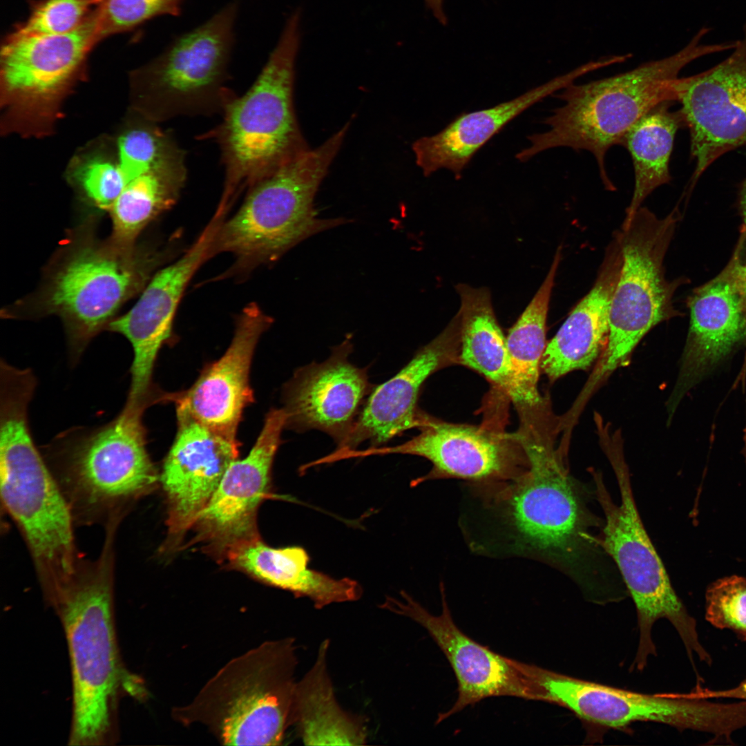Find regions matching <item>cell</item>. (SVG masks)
<instances>
[{
  "label": "cell",
  "mask_w": 746,
  "mask_h": 746,
  "mask_svg": "<svg viewBox=\"0 0 746 746\" xmlns=\"http://www.w3.org/2000/svg\"><path fill=\"white\" fill-rule=\"evenodd\" d=\"M351 338L332 349L321 363L300 367L283 388L285 429L316 430L342 445L374 385L367 371L352 363Z\"/></svg>",
  "instance_id": "19"
},
{
  "label": "cell",
  "mask_w": 746,
  "mask_h": 746,
  "mask_svg": "<svg viewBox=\"0 0 746 746\" xmlns=\"http://www.w3.org/2000/svg\"><path fill=\"white\" fill-rule=\"evenodd\" d=\"M329 641L318 648L316 660L296 682L291 716L307 745H361L367 740L365 719L345 711L336 698L327 669Z\"/></svg>",
  "instance_id": "28"
},
{
  "label": "cell",
  "mask_w": 746,
  "mask_h": 746,
  "mask_svg": "<svg viewBox=\"0 0 746 746\" xmlns=\"http://www.w3.org/2000/svg\"><path fill=\"white\" fill-rule=\"evenodd\" d=\"M460 315L421 348L395 375L374 387L344 443L335 450H356L367 441L369 448L381 447L412 428H419L423 414L417 408L425 380L444 365L457 361L460 344Z\"/></svg>",
  "instance_id": "24"
},
{
  "label": "cell",
  "mask_w": 746,
  "mask_h": 746,
  "mask_svg": "<svg viewBox=\"0 0 746 746\" xmlns=\"http://www.w3.org/2000/svg\"><path fill=\"white\" fill-rule=\"evenodd\" d=\"M67 242L29 303L28 315H55L77 363L90 341L106 330L128 299L142 292L166 254L165 249L99 240L82 234Z\"/></svg>",
  "instance_id": "6"
},
{
  "label": "cell",
  "mask_w": 746,
  "mask_h": 746,
  "mask_svg": "<svg viewBox=\"0 0 746 746\" xmlns=\"http://www.w3.org/2000/svg\"><path fill=\"white\" fill-rule=\"evenodd\" d=\"M227 560L233 567L269 585L309 599L319 609L358 600L363 593L361 585L352 579H335L309 568V557L300 546L275 548L259 539L235 549Z\"/></svg>",
  "instance_id": "27"
},
{
  "label": "cell",
  "mask_w": 746,
  "mask_h": 746,
  "mask_svg": "<svg viewBox=\"0 0 746 746\" xmlns=\"http://www.w3.org/2000/svg\"><path fill=\"white\" fill-rule=\"evenodd\" d=\"M678 218L677 209L659 218L641 207L618 233L622 263L610 305L607 343L589 390L624 365L653 327L679 314L672 298L685 280H667L663 265Z\"/></svg>",
  "instance_id": "11"
},
{
  "label": "cell",
  "mask_w": 746,
  "mask_h": 746,
  "mask_svg": "<svg viewBox=\"0 0 746 746\" xmlns=\"http://www.w3.org/2000/svg\"><path fill=\"white\" fill-rule=\"evenodd\" d=\"M736 278L746 306V264H743L741 260L738 262L736 267Z\"/></svg>",
  "instance_id": "39"
},
{
  "label": "cell",
  "mask_w": 746,
  "mask_h": 746,
  "mask_svg": "<svg viewBox=\"0 0 746 746\" xmlns=\"http://www.w3.org/2000/svg\"><path fill=\"white\" fill-rule=\"evenodd\" d=\"M350 123L251 186L238 211L219 225L211 256L231 254L236 260L230 271H248L276 261L317 233L347 222L318 218L314 200Z\"/></svg>",
  "instance_id": "7"
},
{
  "label": "cell",
  "mask_w": 746,
  "mask_h": 746,
  "mask_svg": "<svg viewBox=\"0 0 746 746\" xmlns=\"http://www.w3.org/2000/svg\"><path fill=\"white\" fill-rule=\"evenodd\" d=\"M273 321L256 303L246 305L238 316L231 342L224 354L207 365L189 390L171 395L176 411L237 440L243 411L254 401L249 383L254 354Z\"/></svg>",
  "instance_id": "22"
},
{
  "label": "cell",
  "mask_w": 746,
  "mask_h": 746,
  "mask_svg": "<svg viewBox=\"0 0 746 746\" xmlns=\"http://www.w3.org/2000/svg\"><path fill=\"white\" fill-rule=\"evenodd\" d=\"M528 700L560 705L582 720L608 728L650 721L718 737L731 729L730 704L714 703L689 694H645L583 680L519 662Z\"/></svg>",
  "instance_id": "14"
},
{
  "label": "cell",
  "mask_w": 746,
  "mask_h": 746,
  "mask_svg": "<svg viewBox=\"0 0 746 746\" xmlns=\"http://www.w3.org/2000/svg\"><path fill=\"white\" fill-rule=\"evenodd\" d=\"M441 612L433 615L405 591L399 598L387 597L381 607L407 617L423 627L446 656L456 676L458 696L453 705L439 714L437 724L466 707L497 696L528 700L518 661L502 656L466 635L452 617L443 582L439 585Z\"/></svg>",
  "instance_id": "20"
},
{
  "label": "cell",
  "mask_w": 746,
  "mask_h": 746,
  "mask_svg": "<svg viewBox=\"0 0 746 746\" xmlns=\"http://www.w3.org/2000/svg\"><path fill=\"white\" fill-rule=\"evenodd\" d=\"M739 206L743 221V231H746V178L744 180L741 185L739 197Z\"/></svg>",
  "instance_id": "40"
},
{
  "label": "cell",
  "mask_w": 746,
  "mask_h": 746,
  "mask_svg": "<svg viewBox=\"0 0 746 746\" xmlns=\"http://www.w3.org/2000/svg\"><path fill=\"white\" fill-rule=\"evenodd\" d=\"M95 10L65 34L6 36L0 53V87L7 131L35 135L50 132L62 101L83 76L90 52L102 41Z\"/></svg>",
  "instance_id": "12"
},
{
  "label": "cell",
  "mask_w": 746,
  "mask_h": 746,
  "mask_svg": "<svg viewBox=\"0 0 746 746\" xmlns=\"http://www.w3.org/2000/svg\"><path fill=\"white\" fill-rule=\"evenodd\" d=\"M71 176L85 197L101 210L109 211L125 186L117 160L104 155L77 160Z\"/></svg>",
  "instance_id": "35"
},
{
  "label": "cell",
  "mask_w": 746,
  "mask_h": 746,
  "mask_svg": "<svg viewBox=\"0 0 746 746\" xmlns=\"http://www.w3.org/2000/svg\"><path fill=\"white\" fill-rule=\"evenodd\" d=\"M542 416L522 417L515 438L526 468L499 482L468 484L461 526L470 548L492 556L534 559L562 570L597 600L602 591L600 541L580 488L546 432Z\"/></svg>",
  "instance_id": "1"
},
{
  "label": "cell",
  "mask_w": 746,
  "mask_h": 746,
  "mask_svg": "<svg viewBox=\"0 0 746 746\" xmlns=\"http://www.w3.org/2000/svg\"><path fill=\"white\" fill-rule=\"evenodd\" d=\"M444 0H425L427 6L431 10L434 16L442 24L447 23V18L443 10Z\"/></svg>",
  "instance_id": "38"
},
{
  "label": "cell",
  "mask_w": 746,
  "mask_h": 746,
  "mask_svg": "<svg viewBox=\"0 0 746 746\" xmlns=\"http://www.w3.org/2000/svg\"><path fill=\"white\" fill-rule=\"evenodd\" d=\"M300 12L288 19L280 38L251 87L227 104L220 122L199 137L220 152L224 183L216 213L225 216L237 199L309 147L294 106Z\"/></svg>",
  "instance_id": "2"
},
{
  "label": "cell",
  "mask_w": 746,
  "mask_h": 746,
  "mask_svg": "<svg viewBox=\"0 0 746 746\" xmlns=\"http://www.w3.org/2000/svg\"><path fill=\"white\" fill-rule=\"evenodd\" d=\"M702 28L675 54L644 63L633 70L586 84H571L555 97L563 104L543 123V133L528 137L530 145L516 155L526 162L546 150L568 147L586 150L595 157L605 188L614 190L605 167L607 151L621 145L630 128L658 104L677 102L675 82L682 69L694 60L725 51L726 43L702 42L709 32Z\"/></svg>",
  "instance_id": "3"
},
{
  "label": "cell",
  "mask_w": 746,
  "mask_h": 746,
  "mask_svg": "<svg viewBox=\"0 0 746 746\" xmlns=\"http://www.w3.org/2000/svg\"><path fill=\"white\" fill-rule=\"evenodd\" d=\"M607 453L618 483L621 503H613L602 482L596 481L597 498L605 517L600 543L616 564L635 605L640 639L633 664L643 669L649 656L656 655L651 630L655 622L662 618L673 624L689 654L699 653L703 648L695 620L673 590L644 527L623 457L613 448L607 450Z\"/></svg>",
  "instance_id": "13"
},
{
  "label": "cell",
  "mask_w": 746,
  "mask_h": 746,
  "mask_svg": "<svg viewBox=\"0 0 746 746\" xmlns=\"http://www.w3.org/2000/svg\"><path fill=\"white\" fill-rule=\"evenodd\" d=\"M561 257L560 247L542 284L506 337L512 369L508 396L518 408L535 407L544 402L537 383L542 357L546 345L549 302Z\"/></svg>",
  "instance_id": "32"
},
{
  "label": "cell",
  "mask_w": 746,
  "mask_h": 746,
  "mask_svg": "<svg viewBox=\"0 0 746 746\" xmlns=\"http://www.w3.org/2000/svg\"><path fill=\"white\" fill-rule=\"evenodd\" d=\"M587 62L493 107L459 115L435 135L419 138L412 149L425 176L441 169L459 178L473 155L508 123L533 104L596 70Z\"/></svg>",
  "instance_id": "25"
},
{
  "label": "cell",
  "mask_w": 746,
  "mask_h": 746,
  "mask_svg": "<svg viewBox=\"0 0 746 746\" xmlns=\"http://www.w3.org/2000/svg\"><path fill=\"white\" fill-rule=\"evenodd\" d=\"M676 102H662L642 117L627 133L621 145L631 155L634 189L626 209L628 223L644 200L657 188L671 181L669 162L675 136L684 126L680 111H671Z\"/></svg>",
  "instance_id": "31"
},
{
  "label": "cell",
  "mask_w": 746,
  "mask_h": 746,
  "mask_svg": "<svg viewBox=\"0 0 746 746\" xmlns=\"http://www.w3.org/2000/svg\"><path fill=\"white\" fill-rule=\"evenodd\" d=\"M186 157L180 147L125 185L109 211L112 238L135 244L149 223L176 204L187 179Z\"/></svg>",
  "instance_id": "29"
},
{
  "label": "cell",
  "mask_w": 746,
  "mask_h": 746,
  "mask_svg": "<svg viewBox=\"0 0 746 746\" xmlns=\"http://www.w3.org/2000/svg\"><path fill=\"white\" fill-rule=\"evenodd\" d=\"M97 3L98 0H33L26 19L10 34L54 35L71 32L93 13Z\"/></svg>",
  "instance_id": "33"
},
{
  "label": "cell",
  "mask_w": 746,
  "mask_h": 746,
  "mask_svg": "<svg viewBox=\"0 0 746 746\" xmlns=\"http://www.w3.org/2000/svg\"><path fill=\"white\" fill-rule=\"evenodd\" d=\"M220 223L213 218L181 257L155 272L134 306L108 325L106 330L123 335L133 348L128 400L146 401L157 392L152 378L158 353L171 338L174 316L186 286L201 265L211 257V245Z\"/></svg>",
  "instance_id": "17"
},
{
  "label": "cell",
  "mask_w": 746,
  "mask_h": 746,
  "mask_svg": "<svg viewBox=\"0 0 746 746\" xmlns=\"http://www.w3.org/2000/svg\"><path fill=\"white\" fill-rule=\"evenodd\" d=\"M460 297V344L457 362L485 376L509 396L512 369L504 336L486 287H456Z\"/></svg>",
  "instance_id": "30"
},
{
  "label": "cell",
  "mask_w": 746,
  "mask_h": 746,
  "mask_svg": "<svg viewBox=\"0 0 746 746\" xmlns=\"http://www.w3.org/2000/svg\"><path fill=\"white\" fill-rule=\"evenodd\" d=\"M34 391L12 383L0 390V477L3 504L26 542L44 593L65 586L80 562L70 506L28 424Z\"/></svg>",
  "instance_id": "5"
},
{
  "label": "cell",
  "mask_w": 746,
  "mask_h": 746,
  "mask_svg": "<svg viewBox=\"0 0 746 746\" xmlns=\"http://www.w3.org/2000/svg\"><path fill=\"white\" fill-rule=\"evenodd\" d=\"M117 526H107L99 558L94 562L80 561L71 580L46 598L61 620L70 659V745H104L114 736L116 696L122 674L113 616Z\"/></svg>",
  "instance_id": "4"
},
{
  "label": "cell",
  "mask_w": 746,
  "mask_h": 746,
  "mask_svg": "<svg viewBox=\"0 0 746 746\" xmlns=\"http://www.w3.org/2000/svg\"><path fill=\"white\" fill-rule=\"evenodd\" d=\"M178 430L160 480L167 496L169 535L177 540L193 526L238 457L229 439L190 416L177 412Z\"/></svg>",
  "instance_id": "23"
},
{
  "label": "cell",
  "mask_w": 746,
  "mask_h": 746,
  "mask_svg": "<svg viewBox=\"0 0 746 746\" xmlns=\"http://www.w3.org/2000/svg\"><path fill=\"white\" fill-rule=\"evenodd\" d=\"M615 238L609 246L591 289L546 345L540 368L551 381L573 370L589 368L605 348L611 298L622 263Z\"/></svg>",
  "instance_id": "26"
},
{
  "label": "cell",
  "mask_w": 746,
  "mask_h": 746,
  "mask_svg": "<svg viewBox=\"0 0 746 746\" xmlns=\"http://www.w3.org/2000/svg\"><path fill=\"white\" fill-rule=\"evenodd\" d=\"M730 261L714 278L693 290L687 298L690 325L680 372L667 402L669 420L686 394L746 338V306L736 267L746 233Z\"/></svg>",
  "instance_id": "21"
},
{
  "label": "cell",
  "mask_w": 746,
  "mask_h": 746,
  "mask_svg": "<svg viewBox=\"0 0 746 746\" xmlns=\"http://www.w3.org/2000/svg\"><path fill=\"white\" fill-rule=\"evenodd\" d=\"M285 420L283 408L269 411L251 451L230 465L193 525L198 539L218 557L227 559L235 549L260 539L256 512L269 492L271 468L282 442Z\"/></svg>",
  "instance_id": "18"
},
{
  "label": "cell",
  "mask_w": 746,
  "mask_h": 746,
  "mask_svg": "<svg viewBox=\"0 0 746 746\" xmlns=\"http://www.w3.org/2000/svg\"><path fill=\"white\" fill-rule=\"evenodd\" d=\"M421 432L403 443L351 450L346 459L389 454L423 457L432 465L426 475L411 481V486L435 479L456 478L470 484H484L512 479L527 466L521 446L481 428L436 421L423 414Z\"/></svg>",
  "instance_id": "16"
},
{
  "label": "cell",
  "mask_w": 746,
  "mask_h": 746,
  "mask_svg": "<svg viewBox=\"0 0 746 746\" xmlns=\"http://www.w3.org/2000/svg\"><path fill=\"white\" fill-rule=\"evenodd\" d=\"M680 112L696 162L694 183L718 158L746 145V21L725 60L675 82Z\"/></svg>",
  "instance_id": "15"
},
{
  "label": "cell",
  "mask_w": 746,
  "mask_h": 746,
  "mask_svg": "<svg viewBox=\"0 0 746 746\" xmlns=\"http://www.w3.org/2000/svg\"><path fill=\"white\" fill-rule=\"evenodd\" d=\"M698 698L708 699L713 698H735L746 701V679L736 687L721 691L700 690L694 692Z\"/></svg>",
  "instance_id": "37"
},
{
  "label": "cell",
  "mask_w": 746,
  "mask_h": 746,
  "mask_svg": "<svg viewBox=\"0 0 746 746\" xmlns=\"http://www.w3.org/2000/svg\"><path fill=\"white\" fill-rule=\"evenodd\" d=\"M706 619L746 638V580L733 575L713 583L706 595Z\"/></svg>",
  "instance_id": "36"
},
{
  "label": "cell",
  "mask_w": 746,
  "mask_h": 746,
  "mask_svg": "<svg viewBox=\"0 0 746 746\" xmlns=\"http://www.w3.org/2000/svg\"><path fill=\"white\" fill-rule=\"evenodd\" d=\"M238 12L236 2L227 4L134 73L142 116L157 123L221 115L236 95L227 84Z\"/></svg>",
  "instance_id": "10"
},
{
  "label": "cell",
  "mask_w": 746,
  "mask_h": 746,
  "mask_svg": "<svg viewBox=\"0 0 746 746\" xmlns=\"http://www.w3.org/2000/svg\"><path fill=\"white\" fill-rule=\"evenodd\" d=\"M146 410L124 406L108 423L60 434L45 460L70 506L84 523L122 518L154 486L157 475L146 446Z\"/></svg>",
  "instance_id": "9"
},
{
  "label": "cell",
  "mask_w": 746,
  "mask_h": 746,
  "mask_svg": "<svg viewBox=\"0 0 746 746\" xmlns=\"http://www.w3.org/2000/svg\"><path fill=\"white\" fill-rule=\"evenodd\" d=\"M298 664L293 638L269 640L231 659L187 705L182 725H204L226 745H280L291 716Z\"/></svg>",
  "instance_id": "8"
},
{
  "label": "cell",
  "mask_w": 746,
  "mask_h": 746,
  "mask_svg": "<svg viewBox=\"0 0 746 746\" xmlns=\"http://www.w3.org/2000/svg\"><path fill=\"white\" fill-rule=\"evenodd\" d=\"M185 0H98L96 8L101 40L123 33L162 15L178 16Z\"/></svg>",
  "instance_id": "34"
}]
</instances>
